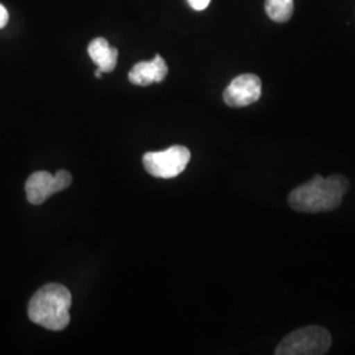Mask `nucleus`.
Segmentation results:
<instances>
[{"label":"nucleus","instance_id":"7","mask_svg":"<svg viewBox=\"0 0 355 355\" xmlns=\"http://www.w3.org/2000/svg\"><path fill=\"white\" fill-rule=\"evenodd\" d=\"M168 67L161 55H155L152 61H142L135 64L129 73L130 83L136 86H149L165 80Z\"/></svg>","mask_w":355,"mask_h":355},{"label":"nucleus","instance_id":"11","mask_svg":"<svg viewBox=\"0 0 355 355\" xmlns=\"http://www.w3.org/2000/svg\"><path fill=\"white\" fill-rule=\"evenodd\" d=\"M8 19H10V15L7 8L3 4H0V29L8 24Z\"/></svg>","mask_w":355,"mask_h":355},{"label":"nucleus","instance_id":"5","mask_svg":"<svg viewBox=\"0 0 355 355\" xmlns=\"http://www.w3.org/2000/svg\"><path fill=\"white\" fill-rule=\"evenodd\" d=\"M71 182L73 178L66 170H60L54 175L48 171H36L26 182V198L29 203L40 205L51 195L70 187Z\"/></svg>","mask_w":355,"mask_h":355},{"label":"nucleus","instance_id":"12","mask_svg":"<svg viewBox=\"0 0 355 355\" xmlns=\"http://www.w3.org/2000/svg\"><path fill=\"white\" fill-rule=\"evenodd\" d=\"M102 74L103 71L101 70V69H98V70L95 71V76H96V78H102Z\"/></svg>","mask_w":355,"mask_h":355},{"label":"nucleus","instance_id":"4","mask_svg":"<svg viewBox=\"0 0 355 355\" xmlns=\"http://www.w3.org/2000/svg\"><path fill=\"white\" fill-rule=\"evenodd\" d=\"M190 159L191 153L187 148L174 145L162 152L146 153L142 157V164L153 177L171 179L184 171Z\"/></svg>","mask_w":355,"mask_h":355},{"label":"nucleus","instance_id":"2","mask_svg":"<svg viewBox=\"0 0 355 355\" xmlns=\"http://www.w3.org/2000/svg\"><path fill=\"white\" fill-rule=\"evenodd\" d=\"M71 293L58 283H51L40 288L28 305L31 321L42 328L61 331L70 324Z\"/></svg>","mask_w":355,"mask_h":355},{"label":"nucleus","instance_id":"9","mask_svg":"<svg viewBox=\"0 0 355 355\" xmlns=\"http://www.w3.org/2000/svg\"><path fill=\"white\" fill-rule=\"evenodd\" d=\"M267 16L275 23H286L293 13V0H266Z\"/></svg>","mask_w":355,"mask_h":355},{"label":"nucleus","instance_id":"10","mask_svg":"<svg viewBox=\"0 0 355 355\" xmlns=\"http://www.w3.org/2000/svg\"><path fill=\"white\" fill-rule=\"evenodd\" d=\"M209 3L211 0H189L191 8H193L195 11H203L209 6Z\"/></svg>","mask_w":355,"mask_h":355},{"label":"nucleus","instance_id":"3","mask_svg":"<svg viewBox=\"0 0 355 355\" xmlns=\"http://www.w3.org/2000/svg\"><path fill=\"white\" fill-rule=\"evenodd\" d=\"M331 345L329 331L321 327H305L290 333L275 350L277 355L327 354Z\"/></svg>","mask_w":355,"mask_h":355},{"label":"nucleus","instance_id":"8","mask_svg":"<svg viewBox=\"0 0 355 355\" xmlns=\"http://www.w3.org/2000/svg\"><path fill=\"white\" fill-rule=\"evenodd\" d=\"M89 55L103 73H111L117 64L119 51L105 38L98 37L89 42Z\"/></svg>","mask_w":355,"mask_h":355},{"label":"nucleus","instance_id":"6","mask_svg":"<svg viewBox=\"0 0 355 355\" xmlns=\"http://www.w3.org/2000/svg\"><path fill=\"white\" fill-rule=\"evenodd\" d=\"M262 95V82L255 74L236 76L224 91V102L229 107L242 108L257 102Z\"/></svg>","mask_w":355,"mask_h":355},{"label":"nucleus","instance_id":"1","mask_svg":"<svg viewBox=\"0 0 355 355\" xmlns=\"http://www.w3.org/2000/svg\"><path fill=\"white\" fill-rule=\"evenodd\" d=\"M349 189V180L343 175L322 178L316 175L309 182L292 190L288 204L292 209L304 214H320L337 209Z\"/></svg>","mask_w":355,"mask_h":355}]
</instances>
